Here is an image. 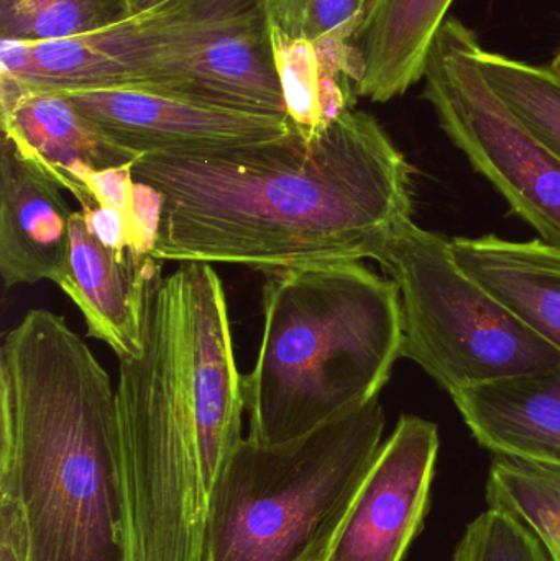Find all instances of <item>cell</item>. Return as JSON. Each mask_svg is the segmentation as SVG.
Wrapping results in <instances>:
<instances>
[{
  "mask_svg": "<svg viewBox=\"0 0 560 561\" xmlns=\"http://www.w3.org/2000/svg\"><path fill=\"white\" fill-rule=\"evenodd\" d=\"M0 561H30L28 529L15 491H0Z\"/></svg>",
  "mask_w": 560,
  "mask_h": 561,
  "instance_id": "23",
  "label": "cell"
},
{
  "mask_svg": "<svg viewBox=\"0 0 560 561\" xmlns=\"http://www.w3.org/2000/svg\"><path fill=\"white\" fill-rule=\"evenodd\" d=\"M377 263L400 293L401 358L449 394L560 366L559 350L472 278L446 237L408 220Z\"/></svg>",
  "mask_w": 560,
  "mask_h": 561,
  "instance_id": "7",
  "label": "cell"
},
{
  "mask_svg": "<svg viewBox=\"0 0 560 561\" xmlns=\"http://www.w3.org/2000/svg\"><path fill=\"white\" fill-rule=\"evenodd\" d=\"M487 503L528 527L560 561V468L496 457L487 481Z\"/></svg>",
  "mask_w": 560,
  "mask_h": 561,
  "instance_id": "18",
  "label": "cell"
},
{
  "mask_svg": "<svg viewBox=\"0 0 560 561\" xmlns=\"http://www.w3.org/2000/svg\"><path fill=\"white\" fill-rule=\"evenodd\" d=\"M456 0H372L352 38L357 98L393 101L423 79L437 33Z\"/></svg>",
  "mask_w": 560,
  "mask_h": 561,
  "instance_id": "15",
  "label": "cell"
},
{
  "mask_svg": "<svg viewBox=\"0 0 560 561\" xmlns=\"http://www.w3.org/2000/svg\"><path fill=\"white\" fill-rule=\"evenodd\" d=\"M480 46L469 26L447 19L426 59L423 98L444 134L513 213L560 250V158L490 88Z\"/></svg>",
  "mask_w": 560,
  "mask_h": 561,
  "instance_id": "8",
  "label": "cell"
},
{
  "mask_svg": "<svg viewBox=\"0 0 560 561\" xmlns=\"http://www.w3.org/2000/svg\"><path fill=\"white\" fill-rule=\"evenodd\" d=\"M549 68H551L552 72H555V75L560 79V48L558 49V53H556L555 58H552V62Z\"/></svg>",
  "mask_w": 560,
  "mask_h": 561,
  "instance_id": "25",
  "label": "cell"
},
{
  "mask_svg": "<svg viewBox=\"0 0 560 561\" xmlns=\"http://www.w3.org/2000/svg\"><path fill=\"white\" fill-rule=\"evenodd\" d=\"M464 422L496 457L560 468V366L450 394Z\"/></svg>",
  "mask_w": 560,
  "mask_h": 561,
  "instance_id": "14",
  "label": "cell"
},
{
  "mask_svg": "<svg viewBox=\"0 0 560 561\" xmlns=\"http://www.w3.org/2000/svg\"><path fill=\"white\" fill-rule=\"evenodd\" d=\"M137 183L161 197L153 255L272 273L377 262L413 219V168L357 108L324 130L193 154H144Z\"/></svg>",
  "mask_w": 560,
  "mask_h": 561,
  "instance_id": "1",
  "label": "cell"
},
{
  "mask_svg": "<svg viewBox=\"0 0 560 561\" xmlns=\"http://www.w3.org/2000/svg\"><path fill=\"white\" fill-rule=\"evenodd\" d=\"M128 561H204L207 504L245 412L226 290L209 263H180L148 294L141 352L118 359Z\"/></svg>",
  "mask_w": 560,
  "mask_h": 561,
  "instance_id": "2",
  "label": "cell"
},
{
  "mask_svg": "<svg viewBox=\"0 0 560 561\" xmlns=\"http://www.w3.org/2000/svg\"><path fill=\"white\" fill-rule=\"evenodd\" d=\"M437 425L403 415L381 445L324 561H403L430 510Z\"/></svg>",
  "mask_w": 560,
  "mask_h": 561,
  "instance_id": "10",
  "label": "cell"
},
{
  "mask_svg": "<svg viewBox=\"0 0 560 561\" xmlns=\"http://www.w3.org/2000/svg\"><path fill=\"white\" fill-rule=\"evenodd\" d=\"M273 42L286 115L301 137L309 140L355 108L357 62L352 45L289 38L276 26Z\"/></svg>",
  "mask_w": 560,
  "mask_h": 561,
  "instance_id": "17",
  "label": "cell"
},
{
  "mask_svg": "<svg viewBox=\"0 0 560 561\" xmlns=\"http://www.w3.org/2000/svg\"><path fill=\"white\" fill-rule=\"evenodd\" d=\"M62 94L118 147L138 157L207 153L276 140L293 131L285 115L219 107L144 85Z\"/></svg>",
  "mask_w": 560,
  "mask_h": 561,
  "instance_id": "9",
  "label": "cell"
},
{
  "mask_svg": "<svg viewBox=\"0 0 560 561\" xmlns=\"http://www.w3.org/2000/svg\"><path fill=\"white\" fill-rule=\"evenodd\" d=\"M385 425L375 398L293 440L243 438L209 493L204 561H324Z\"/></svg>",
  "mask_w": 560,
  "mask_h": 561,
  "instance_id": "6",
  "label": "cell"
},
{
  "mask_svg": "<svg viewBox=\"0 0 560 561\" xmlns=\"http://www.w3.org/2000/svg\"><path fill=\"white\" fill-rule=\"evenodd\" d=\"M132 16L128 0H0V42L81 38Z\"/></svg>",
  "mask_w": 560,
  "mask_h": 561,
  "instance_id": "19",
  "label": "cell"
},
{
  "mask_svg": "<svg viewBox=\"0 0 560 561\" xmlns=\"http://www.w3.org/2000/svg\"><path fill=\"white\" fill-rule=\"evenodd\" d=\"M263 333L243 376L250 435L302 437L380 396L403 348L400 293L362 262L266 273Z\"/></svg>",
  "mask_w": 560,
  "mask_h": 561,
  "instance_id": "4",
  "label": "cell"
},
{
  "mask_svg": "<svg viewBox=\"0 0 560 561\" xmlns=\"http://www.w3.org/2000/svg\"><path fill=\"white\" fill-rule=\"evenodd\" d=\"M454 259L560 352V250L496 236L450 240Z\"/></svg>",
  "mask_w": 560,
  "mask_h": 561,
  "instance_id": "16",
  "label": "cell"
},
{
  "mask_svg": "<svg viewBox=\"0 0 560 561\" xmlns=\"http://www.w3.org/2000/svg\"><path fill=\"white\" fill-rule=\"evenodd\" d=\"M0 127L16 150L72 194L82 171L130 167L138 154L118 147L62 92L0 75Z\"/></svg>",
  "mask_w": 560,
  "mask_h": 561,
  "instance_id": "13",
  "label": "cell"
},
{
  "mask_svg": "<svg viewBox=\"0 0 560 561\" xmlns=\"http://www.w3.org/2000/svg\"><path fill=\"white\" fill-rule=\"evenodd\" d=\"M62 187L0 138V275L3 286L58 283L71 255L72 210Z\"/></svg>",
  "mask_w": 560,
  "mask_h": 561,
  "instance_id": "12",
  "label": "cell"
},
{
  "mask_svg": "<svg viewBox=\"0 0 560 561\" xmlns=\"http://www.w3.org/2000/svg\"><path fill=\"white\" fill-rule=\"evenodd\" d=\"M272 0H168L62 42H2L0 72L53 91L144 85L255 114L286 115Z\"/></svg>",
  "mask_w": 560,
  "mask_h": 561,
  "instance_id": "5",
  "label": "cell"
},
{
  "mask_svg": "<svg viewBox=\"0 0 560 561\" xmlns=\"http://www.w3.org/2000/svg\"><path fill=\"white\" fill-rule=\"evenodd\" d=\"M453 561H552L541 540L505 511L480 514L457 543Z\"/></svg>",
  "mask_w": 560,
  "mask_h": 561,
  "instance_id": "22",
  "label": "cell"
},
{
  "mask_svg": "<svg viewBox=\"0 0 560 561\" xmlns=\"http://www.w3.org/2000/svg\"><path fill=\"white\" fill-rule=\"evenodd\" d=\"M479 66L490 88L513 114L560 158V79L552 69L489 51L482 46Z\"/></svg>",
  "mask_w": 560,
  "mask_h": 561,
  "instance_id": "20",
  "label": "cell"
},
{
  "mask_svg": "<svg viewBox=\"0 0 560 561\" xmlns=\"http://www.w3.org/2000/svg\"><path fill=\"white\" fill-rule=\"evenodd\" d=\"M372 0H272L279 32L289 38L351 45Z\"/></svg>",
  "mask_w": 560,
  "mask_h": 561,
  "instance_id": "21",
  "label": "cell"
},
{
  "mask_svg": "<svg viewBox=\"0 0 560 561\" xmlns=\"http://www.w3.org/2000/svg\"><path fill=\"white\" fill-rule=\"evenodd\" d=\"M0 491H15L30 561H128L111 376L58 313L33 309L0 346Z\"/></svg>",
  "mask_w": 560,
  "mask_h": 561,
  "instance_id": "3",
  "label": "cell"
},
{
  "mask_svg": "<svg viewBox=\"0 0 560 561\" xmlns=\"http://www.w3.org/2000/svg\"><path fill=\"white\" fill-rule=\"evenodd\" d=\"M168 0H128L130 5L132 15L137 16L141 13L150 12V10L157 9V7L163 5Z\"/></svg>",
  "mask_w": 560,
  "mask_h": 561,
  "instance_id": "24",
  "label": "cell"
},
{
  "mask_svg": "<svg viewBox=\"0 0 560 561\" xmlns=\"http://www.w3.org/2000/svg\"><path fill=\"white\" fill-rule=\"evenodd\" d=\"M153 253L115 250L88 229L81 210L71 217V255L58 280L84 316L88 335L111 346L118 359L141 352L148 294L161 276Z\"/></svg>",
  "mask_w": 560,
  "mask_h": 561,
  "instance_id": "11",
  "label": "cell"
}]
</instances>
